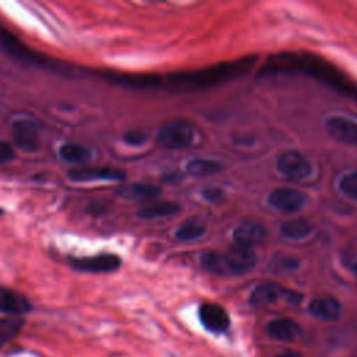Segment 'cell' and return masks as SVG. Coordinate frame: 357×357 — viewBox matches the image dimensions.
Here are the masks:
<instances>
[{
  "label": "cell",
  "mask_w": 357,
  "mask_h": 357,
  "mask_svg": "<svg viewBox=\"0 0 357 357\" xmlns=\"http://www.w3.org/2000/svg\"><path fill=\"white\" fill-rule=\"evenodd\" d=\"M202 268L218 276H241L251 272L257 264V254L251 248L230 245L225 251L208 250L199 257Z\"/></svg>",
  "instance_id": "cell-1"
},
{
  "label": "cell",
  "mask_w": 357,
  "mask_h": 357,
  "mask_svg": "<svg viewBox=\"0 0 357 357\" xmlns=\"http://www.w3.org/2000/svg\"><path fill=\"white\" fill-rule=\"evenodd\" d=\"M195 139L194 128L185 121L165 124L156 134V145L165 149H184Z\"/></svg>",
  "instance_id": "cell-2"
},
{
  "label": "cell",
  "mask_w": 357,
  "mask_h": 357,
  "mask_svg": "<svg viewBox=\"0 0 357 357\" xmlns=\"http://www.w3.org/2000/svg\"><path fill=\"white\" fill-rule=\"evenodd\" d=\"M276 169L283 177L293 181H304L312 174V165L296 149H287L279 153L276 159Z\"/></svg>",
  "instance_id": "cell-3"
},
{
  "label": "cell",
  "mask_w": 357,
  "mask_h": 357,
  "mask_svg": "<svg viewBox=\"0 0 357 357\" xmlns=\"http://www.w3.org/2000/svg\"><path fill=\"white\" fill-rule=\"evenodd\" d=\"M279 300H283L289 304H298L303 300V294L272 282L255 286L250 294V303L252 305H268Z\"/></svg>",
  "instance_id": "cell-4"
},
{
  "label": "cell",
  "mask_w": 357,
  "mask_h": 357,
  "mask_svg": "<svg viewBox=\"0 0 357 357\" xmlns=\"http://www.w3.org/2000/svg\"><path fill=\"white\" fill-rule=\"evenodd\" d=\"M328 134L337 142L357 146V120L346 114H331L325 120Z\"/></svg>",
  "instance_id": "cell-5"
},
{
  "label": "cell",
  "mask_w": 357,
  "mask_h": 357,
  "mask_svg": "<svg viewBox=\"0 0 357 357\" xmlns=\"http://www.w3.org/2000/svg\"><path fill=\"white\" fill-rule=\"evenodd\" d=\"M268 204L283 213H296L304 208L307 197L294 188H275L266 198Z\"/></svg>",
  "instance_id": "cell-6"
},
{
  "label": "cell",
  "mask_w": 357,
  "mask_h": 357,
  "mask_svg": "<svg viewBox=\"0 0 357 357\" xmlns=\"http://www.w3.org/2000/svg\"><path fill=\"white\" fill-rule=\"evenodd\" d=\"M121 259L116 254H99L93 257H82L70 259L73 269L86 273H106L119 269Z\"/></svg>",
  "instance_id": "cell-7"
},
{
  "label": "cell",
  "mask_w": 357,
  "mask_h": 357,
  "mask_svg": "<svg viewBox=\"0 0 357 357\" xmlns=\"http://www.w3.org/2000/svg\"><path fill=\"white\" fill-rule=\"evenodd\" d=\"M14 145L22 152L33 153L39 151V127L28 119H20L13 123Z\"/></svg>",
  "instance_id": "cell-8"
},
{
  "label": "cell",
  "mask_w": 357,
  "mask_h": 357,
  "mask_svg": "<svg viewBox=\"0 0 357 357\" xmlns=\"http://www.w3.org/2000/svg\"><path fill=\"white\" fill-rule=\"evenodd\" d=\"M266 237H268L266 227L258 222L240 223L233 229V233H231L233 244L251 248V250L262 244Z\"/></svg>",
  "instance_id": "cell-9"
},
{
  "label": "cell",
  "mask_w": 357,
  "mask_h": 357,
  "mask_svg": "<svg viewBox=\"0 0 357 357\" xmlns=\"http://www.w3.org/2000/svg\"><path fill=\"white\" fill-rule=\"evenodd\" d=\"M198 317L204 328L213 333H222L230 326L227 311L216 303H202L198 308Z\"/></svg>",
  "instance_id": "cell-10"
},
{
  "label": "cell",
  "mask_w": 357,
  "mask_h": 357,
  "mask_svg": "<svg viewBox=\"0 0 357 357\" xmlns=\"http://www.w3.org/2000/svg\"><path fill=\"white\" fill-rule=\"evenodd\" d=\"M67 177L75 183L123 181L126 178V173L114 167H77L70 170Z\"/></svg>",
  "instance_id": "cell-11"
},
{
  "label": "cell",
  "mask_w": 357,
  "mask_h": 357,
  "mask_svg": "<svg viewBox=\"0 0 357 357\" xmlns=\"http://www.w3.org/2000/svg\"><path fill=\"white\" fill-rule=\"evenodd\" d=\"M162 188L148 183H130L123 184L116 190V195L123 199L134 201V202H145L153 201L160 197Z\"/></svg>",
  "instance_id": "cell-12"
},
{
  "label": "cell",
  "mask_w": 357,
  "mask_h": 357,
  "mask_svg": "<svg viewBox=\"0 0 357 357\" xmlns=\"http://www.w3.org/2000/svg\"><path fill=\"white\" fill-rule=\"evenodd\" d=\"M31 310L32 304L24 294L0 286V312L10 317H20Z\"/></svg>",
  "instance_id": "cell-13"
},
{
  "label": "cell",
  "mask_w": 357,
  "mask_h": 357,
  "mask_svg": "<svg viewBox=\"0 0 357 357\" xmlns=\"http://www.w3.org/2000/svg\"><path fill=\"white\" fill-rule=\"evenodd\" d=\"M265 331L271 339L279 342H293L301 333L300 325L290 318L272 319L266 324Z\"/></svg>",
  "instance_id": "cell-14"
},
{
  "label": "cell",
  "mask_w": 357,
  "mask_h": 357,
  "mask_svg": "<svg viewBox=\"0 0 357 357\" xmlns=\"http://www.w3.org/2000/svg\"><path fill=\"white\" fill-rule=\"evenodd\" d=\"M308 312L321 321H335L342 314V305L333 297H318L310 301Z\"/></svg>",
  "instance_id": "cell-15"
},
{
  "label": "cell",
  "mask_w": 357,
  "mask_h": 357,
  "mask_svg": "<svg viewBox=\"0 0 357 357\" xmlns=\"http://www.w3.org/2000/svg\"><path fill=\"white\" fill-rule=\"evenodd\" d=\"M181 209L180 204L176 201H159V202H151L137 212V218L142 220H153L160 218H169L176 213H178Z\"/></svg>",
  "instance_id": "cell-16"
},
{
  "label": "cell",
  "mask_w": 357,
  "mask_h": 357,
  "mask_svg": "<svg viewBox=\"0 0 357 357\" xmlns=\"http://www.w3.org/2000/svg\"><path fill=\"white\" fill-rule=\"evenodd\" d=\"M225 166L215 159L209 158H194L187 162L185 173L192 177H209L223 172Z\"/></svg>",
  "instance_id": "cell-17"
},
{
  "label": "cell",
  "mask_w": 357,
  "mask_h": 357,
  "mask_svg": "<svg viewBox=\"0 0 357 357\" xmlns=\"http://www.w3.org/2000/svg\"><path fill=\"white\" fill-rule=\"evenodd\" d=\"M279 231L282 237L287 240L298 241V240L307 238L311 234L312 225L304 218H294L283 222L279 227Z\"/></svg>",
  "instance_id": "cell-18"
},
{
  "label": "cell",
  "mask_w": 357,
  "mask_h": 357,
  "mask_svg": "<svg viewBox=\"0 0 357 357\" xmlns=\"http://www.w3.org/2000/svg\"><path fill=\"white\" fill-rule=\"evenodd\" d=\"M60 158L70 165H86L92 159L89 148L78 144H64L59 149Z\"/></svg>",
  "instance_id": "cell-19"
},
{
  "label": "cell",
  "mask_w": 357,
  "mask_h": 357,
  "mask_svg": "<svg viewBox=\"0 0 357 357\" xmlns=\"http://www.w3.org/2000/svg\"><path fill=\"white\" fill-rule=\"evenodd\" d=\"M206 231V225L202 220L198 219H188L183 222L176 230H174V237L178 241H194L201 238Z\"/></svg>",
  "instance_id": "cell-20"
},
{
  "label": "cell",
  "mask_w": 357,
  "mask_h": 357,
  "mask_svg": "<svg viewBox=\"0 0 357 357\" xmlns=\"http://www.w3.org/2000/svg\"><path fill=\"white\" fill-rule=\"evenodd\" d=\"M25 321L21 317H4L0 318V349L11 342L24 328Z\"/></svg>",
  "instance_id": "cell-21"
},
{
  "label": "cell",
  "mask_w": 357,
  "mask_h": 357,
  "mask_svg": "<svg viewBox=\"0 0 357 357\" xmlns=\"http://www.w3.org/2000/svg\"><path fill=\"white\" fill-rule=\"evenodd\" d=\"M337 188L343 197L357 202V170L343 173L337 181Z\"/></svg>",
  "instance_id": "cell-22"
},
{
  "label": "cell",
  "mask_w": 357,
  "mask_h": 357,
  "mask_svg": "<svg viewBox=\"0 0 357 357\" xmlns=\"http://www.w3.org/2000/svg\"><path fill=\"white\" fill-rule=\"evenodd\" d=\"M298 259L287 254H276L269 261V269L275 273H286L298 268Z\"/></svg>",
  "instance_id": "cell-23"
},
{
  "label": "cell",
  "mask_w": 357,
  "mask_h": 357,
  "mask_svg": "<svg viewBox=\"0 0 357 357\" xmlns=\"http://www.w3.org/2000/svg\"><path fill=\"white\" fill-rule=\"evenodd\" d=\"M146 139H148V135L142 130H131L123 135V141L131 146L142 145L146 142Z\"/></svg>",
  "instance_id": "cell-24"
},
{
  "label": "cell",
  "mask_w": 357,
  "mask_h": 357,
  "mask_svg": "<svg viewBox=\"0 0 357 357\" xmlns=\"http://www.w3.org/2000/svg\"><path fill=\"white\" fill-rule=\"evenodd\" d=\"M201 194L208 202H219L225 198V191L220 187H205Z\"/></svg>",
  "instance_id": "cell-25"
},
{
  "label": "cell",
  "mask_w": 357,
  "mask_h": 357,
  "mask_svg": "<svg viewBox=\"0 0 357 357\" xmlns=\"http://www.w3.org/2000/svg\"><path fill=\"white\" fill-rule=\"evenodd\" d=\"M14 158V148L7 141L0 139V165L11 162Z\"/></svg>",
  "instance_id": "cell-26"
},
{
  "label": "cell",
  "mask_w": 357,
  "mask_h": 357,
  "mask_svg": "<svg viewBox=\"0 0 357 357\" xmlns=\"http://www.w3.org/2000/svg\"><path fill=\"white\" fill-rule=\"evenodd\" d=\"M184 180V174L178 170H169L160 176V181L166 184H178Z\"/></svg>",
  "instance_id": "cell-27"
},
{
  "label": "cell",
  "mask_w": 357,
  "mask_h": 357,
  "mask_svg": "<svg viewBox=\"0 0 357 357\" xmlns=\"http://www.w3.org/2000/svg\"><path fill=\"white\" fill-rule=\"evenodd\" d=\"M88 212L91 215H99V213H105L106 212V205L99 202V201H95L92 204L88 205Z\"/></svg>",
  "instance_id": "cell-28"
},
{
  "label": "cell",
  "mask_w": 357,
  "mask_h": 357,
  "mask_svg": "<svg viewBox=\"0 0 357 357\" xmlns=\"http://www.w3.org/2000/svg\"><path fill=\"white\" fill-rule=\"evenodd\" d=\"M273 357H301V354L297 353V351H286V353H282V354H276Z\"/></svg>",
  "instance_id": "cell-29"
},
{
  "label": "cell",
  "mask_w": 357,
  "mask_h": 357,
  "mask_svg": "<svg viewBox=\"0 0 357 357\" xmlns=\"http://www.w3.org/2000/svg\"><path fill=\"white\" fill-rule=\"evenodd\" d=\"M351 271H353V273H354V276H356V279H357V259L353 262V265H351Z\"/></svg>",
  "instance_id": "cell-30"
}]
</instances>
